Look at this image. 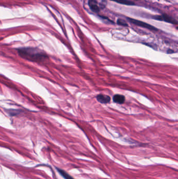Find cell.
I'll return each mask as SVG.
<instances>
[{
	"instance_id": "cell-2",
	"label": "cell",
	"mask_w": 178,
	"mask_h": 179,
	"mask_svg": "<svg viewBox=\"0 0 178 179\" xmlns=\"http://www.w3.org/2000/svg\"><path fill=\"white\" fill-rule=\"evenodd\" d=\"M128 20H129L130 22L132 23L133 24H134L135 25L137 26H139L142 27L143 28H145L148 29H150V30H152V31H156L157 29L154 27V26H153L150 25L148 24L147 23H146L145 22H143L140 20H134L133 18H129Z\"/></svg>"
},
{
	"instance_id": "cell-1",
	"label": "cell",
	"mask_w": 178,
	"mask_h": 179,
	"mask_svg": "<svg viewBox=\"0 0 178 179\" xmlns=\"http://www.w3.org/2000/svg\"><path fill=\"white\" fill-rule=\"evenodd\" d=\"M18 55L24 59L35 62H41L48 59V56L40 49L31 47L18 49Z\"/></svg>"
},
{
	"instance_id": "cell-7",
	"label": "cell",
	"mask_w": 178,
	"mask_h": 179,
	"mask_svg": "<svg viewBox=\"0 0 178 179\" xmlns=\"http://www.w3.org/2000/svg\"><path fill=\"white\" fill-rule=\"evenodd\" d=\"M55 169H57V172L59 173L61 175L62 177H63V178H64L65 179H74L73 178L71 175H69L68 173L65 172L64 170H63V169H60V168H57V167H56Z\"/></svg>"
},
{
	"instance_id": "cell-6",
	"label": "cell",
	"mask_w": 178,
	"mask_h": 179,
	"mask_svg": "<svg viewBox=\"0 0 178 179\" xmlns=\"http://www.w3.org/2000/svg\"><path fill=\"white\" fill-rule=\"evenodd\" d=\"M125 99L124 96L120 95V94H116V95H114V96L113 97V101L118 104H123L125 101Z\"/></svg>"
},
{
	"instance_id": "cell-9",
	"label": "cell",
	"mask_w": 178,
	"mask_h": 179,
	"mask_svg": "<svg viewBox=\"0 0 178 179\" xmlns=\"http://www.w3.org/2000/svg\"><path fill=\"white\" fill-rule=\"evenodd\" d=\"M118 24L120 25H122V26H127L128 24L126 23L125 21H124L123 20H118Z\"/></svg>"
},
{
	"instance_id": "cell-4",
	"label": "cell",
	"mask_w": 178,
	"mask_h": 179,
	"mask_svg": "<svg viewBox=\"0 0 178 179\" xmlns=\"http://www.w3.org/2000/svg\"><path fill=\"white\" fill-rule=\"evenodd\" d=\"M96 99L98 102L101 103L102 104L108 103L109 102H110V100H111V98L109 96L103 95V94H101L97 95Z\"/></svg>"
},
{
	"instance_id": "cell-3",
	"label": "cell",
	"mask_w": 178,
	"mask_h": 179,
	"mask_svg": "<svg viewBox=\"0 0 178 179\" xmlns=\"http://www.w3.org/2000/svg\"><path fill=\"white\" fill-rule=\"evenodd\" d=\"M154 19L155 20H158L161 21H164L166 22L169 23L174 24H177V22L176 20L172 18L171 17L169 16L166 15H163L156 16L154 18Z\"/></svg>"
},
{
	"instance_id": "cell-5",
	"label": "cell",
	"mask_w": 178,
	"mask_h": 179,
	"mask_svg": "<svg viewBox=\"0 0 178 179\" xmlns=\"http://www.w3.org/2000/svg\"><path fill=\"white\" fill-rule=\"evenodd\" d=\"M88 5L91 9L93 11L97 12L99 11V7L96 0H89Z\"/></svg>"
},
{
	"instance_id": "cell-8",
	"label": "cell",
	"mask_w": 178,
	"mask_h": 179,
	"mask_svg": "<svg viewBox=\"0 0 178 179\" xmlns=\"http://www.w3.org/2000/svg\"><path fill=\"white\" fill-rule=\"evenodd\" d=\"M116 2L118 3L121 4L127 5H134V3L129 0H111Z\"/></svg>"
}]
</instances>
